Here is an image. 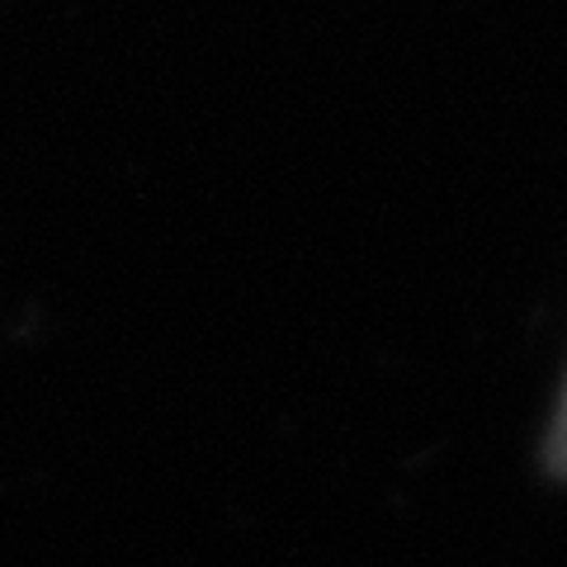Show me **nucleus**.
<instances>
[{"mask_svg":"<svg viewBox=\"0 0 567 567\" xmlns=\"http://www.w3.org/2000/svg\"><path fill=\"white\" fill-rule=\"evenodd\" d=\"M548 468L558 477H567V398L558 406V421H554V435H548Z\"/></svg>","mask_w":567,"mask_h":567,"instance_id":"f257e3e1","label":"nucleus"}]
</instances>
